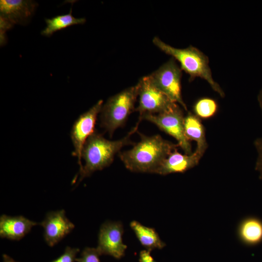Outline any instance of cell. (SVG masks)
Segmentation results:
<instances>
[{
  "label": "cell",
  "instance_id": "1",
  "mask_svg": "<svg viewBox=\"0 0 262 262\" xmlns=\"http://www.w3.org/2000/svg\"><path fill=\"white\" fill-rule=\"evenodd\" d=\"M140 141L130 150L119 152L125 166L132 172L155 173L163 161L179 147L160 135L147 136L139 132Z\"/></svg>",
  "mask_w": 262,
  "mask_h": 262
},
{
  "label": "cell",
  "instance_id": "2",
  "mask_svg": "<svg viewBox=\"0 0 262 262\" xmlns=\"http://www.w3.org/2000/svg\"><path fill=\"white\" fill-rule=\"evenodd\" d=\"M140 123L138 121L126 136L115 141L107 140L95 131L86 141L82 150V158L84 160L85 164L80 169L79 182L94 172L109 166L115 155L125 146L134 145L131 136L137 131Z\"/></svg>",
  "mask_w": 262,
  "mask_h": 262
},
{
  "label": "cell",
  "instance_id": "3",
  "mask_svg": "<svg viewBox=\"0 0 262 262\" xmlns=\"http://www.w3.org/2000/svg\"><path fill=\"white\" fill-rule=\"evenodd\" d=\"M153 43L162 51L179 62L181 70L189 75L190 81L197 77L203 79L220 97L224 98L225 96L221 87L212 77L208 56L199 49L192 46L184 49L176 48L164 42L157 37L153 38Z\"/></svg>",
  "mask_w": 262,
  "mask_h": 262
},
{
  "label": "cell",
  "instance_id": "4",
  "mask_svg": "<svg viewBox=\"0 0 262 262\" xmlns=\"http://www.w3.org/2000/svg\"><path fill=\"white\" fill-rule=\"evenodd\" d=\"M135 85L111 97L100 111V126L112 137L115 131L125 124L130 114L135 110L138 96Z\"/></svg>",
  "mask_w": 262,
  "mask_h": 262
},
{
  "label": "cell",
  "instance_id": "5",
  "mask_svg": "<svg viewBox=\"0 0 262 262\" xmlns=\"http://www.w3.org/2000/svg\"><path fill=\"white\" fill-rule=\"evenodd\" d=\"M143 119L155 124L160 130L174 137L177 144L186 154H192V146L184 132V116L181 108L177 103L173 104L164 112L155 115L146 114L139 120Z\"/></svg>",
  "mask_w": 262,
  "mask_h": 262
},
{
  "label": "cell",
  "instance_id": "6",
  "mask_svg": "<svg viewBox=\"0 0 262 262\" xmlns=\"http://www.w3.org/2000/svg\"><path fill=\"white\" fill-rule=\"evenodd\" d=\"M181 69L172 58L149 75L154 84L173 102L185 110L187 106L181 94Z\"/></svg>",
  "mask_w": 262,
  "mask_h": 262
},
{
  "label": "cell",
  "instance_id": "7",
  "mask_svg": "<svg viewBox=\"0 0 262 262\" xmlns=\"http://www.w3.org/2000/svg\"><path fill=\"white\" fill-rule=\"evenodd\" d=\"M137 85L139 105L135 111L139 113L138 119L146 114L163 113L176 103L154 84L149 75L141 78Z\"/></svg>",
  "mask_w": 262,
  "mask_h": 262
},
{
  "label": "cell",
  "instance_id": "8",
  "mask_svg": "<svg viewBox=\"0 0 262 262\" xmlns=\"http://www.w3.org/2000/svg\"><path fill=\"white\" fill-rule=\"evenodd\" d=\"M103 105V100H98L89 110L81 115L73 125L70 133L74 147L72 155L77 157L80 169L82 166L81 159L84 145L88 138L95 131L97 118Z\"/></svg>",
  "mask_w": 262,
  "mask_h": 262
},
{
  "label": "cell",
  "instance_id": "9",
  "mask_svg": "<svg viewBox=\"0 0 262 262\" xmlns=\"http://www.w3.org/2000/svg\"><path fill=\"white\" fill-rule=\"evenodd\" d=\"M123 227L120 222H106L99 229L97 247L102 255L119 259L125 255L127 248L123 242Z\"/></svg>",
  "mask_w": 262,
  "mask_h": 262
},
{
  "label": "cell",
  "instance_id": "10",
  "mask_svg": "<svg viewBox=\"0 0 262 262\" xmlns=\"http://www.w3.org/2000/svg\"><path fill=\"white\" fill-rule=\"evenodd\" d=\"M40 225L44 229L45 240L50 246L57 244L75 227L67 218L64 210L48 213Z\"/></svg>",
  "mask_w": 262,
  "mask_h": 262
},
{
  "label": "cell",
  "instance_id": "11",
  "mask_svg": "<svg viewBox=\"0 0 262 262\" xmlns=\"http://www.w3.org/2000/svg\"><path fill=\"white\" fill-rule=\"evenodd\" d=\"M37 3L32 0H1L0 19L12 27L16 24H25L33 16Z\"/></svg>",
  "mask_w": 262,
  "mask_h": 262
},
{
  "label": "cell",
  "instance_id": "12",
  "mask_svg": "<svg viewBox=\"0 0 262 262\" xmlns=\"http://www.w3.org/2000/svg\"><path fill=\"white\" fill-rule=\"evenodd\" d=\"M201 158L195 151L191 154H182L176 149L163 161L156 174L166 175L184 173L197 165Z\"/></svg>",
  "mask_w": 262,
  "mask_h": 262
},
{
  "label": "cell",
  "instance_id": "13",
  "mask_svg": "<svg viewBox=\"0 0 262 262\" xmlns=\"http://www.w3.org/2000/svg\"><path fill=\"white\" fill-rule=\"evenodd\" d=\"M37 224V223L22 215L11 216L3 214L0 217V236L18 241Z\"/></svg>",
  "mask_w": 262,
  "mask_h": 262
},
{
  "label": "cell",
  "instance_id": "14",
  "mask_svg": "<svg viewBox=\"0 0 262 262\" xmlns=\"http://www.w3.org/2000/svg\"><path fill=\"white\" fill-rule=\"evenodd\" d=\"M184 128L187 139L190 141H194L196 143L195 151L202 157L208 147V144L205 128L201 119L189 112L184 116Z\"/></svg>",
  "mask_w": 262,
  "mask_h": 262
},
{
  "label": "cell",
  "instance_id": "15",
  "mask_svg": "<svg viewBox=\"0 0 262 262\" xmlns=\"http://www.w3.org/2000/svg\"><path fill=\"white\" fill-rule=\"evenodd\" d=\"M237 234L239 240L248 246L262 242V220L254 216L243 219L239 223Z\"/></svg>",
  "mask_w": 262,
  "mask_h": 262
},
{
  "label": "cell",
  "instance_id": "16",
  "mask_svg": "<svg viewBox=\"0 0 262 262\" xmlns=\"http://www.w3.org/2000/svg\"><path fill=\"white\" fill-rule=\"evenodd\" d=\"M130 227L146 250L151 251L155 249H161L166 246L154 229L145 226L136 221H131Z\"/></svg>",
  "mask_w": 262,
  "mask_h": 262
},
{
  "label": "cell",
  "instance_id": "17",
  "mask_svg": "<svg viewBox=\"0 0 262 262\" xmlns=\"http://www.w3.org/2000/svg\"><path fill=\"white\" fill-rule=\"evenodd\" d=\"M47 26L42 31L41 34L49 37L59 30L76 24H82L85 22L84 18H76L72 15L71 9L68 14L56 16L51 18H46Z\"/></svg>",
  "mask_w": 262,
  "mask_h": 262
},
{
  "label": "cell",
  "instance_id": "18",
  "mask_svg": "<svg viewBox=\"0 0 262 262\" xmlns=\"http://www.w3.org/2000/svg\"><path fill=\"white\" fill-rule=\"evenodd\" d=\"M218 105L213 98L208 97L197 99L193 106L194 114L200 119H208L217 113Z\"/></svg>",
  "mask_w": 262,
  "mask_h": 262
},
{
  "label": "cell",
  "instance_id": "19",
  "mask_svg": "<svg viewBox=\"0 0 262 262\" xmlns=\"http://www.w3.org/2000/svg\"><path fill=\"white\" fill-rule=\"evenodd\" d=\"M101 256L97 248L86 247L81 253L80 257L77 258L76 262H100Z\"/></svg>",
  "mask_w": 262,
  "mask_h": 262
},
{
  "label": "cell",
  "instance_id": "20",
  "mask_svg": "<svg viewBox=\"0 0 262 262\" xmlns=\"http://www.w3.org/2000/svg\"><path fill=\"white\" fill-rule=\"evenodd\" d=\"M79 251L80 249L78 248L67 246L63 254L50 262H75Z\"/></svg>",
  "mask_w": 262,
  "mask_h": 262
},
{
  "label": "cell",
  "instance_id": "21",
  "mask_svg": "<svg viewBox=\"0 0 262 262\" xmlns=\"http://www.w3.org/2000/svg\"><path fill=\"white\" fill-rule=\"evenodd\" d=\"M254 145L258 153L255 170L259 173L260 179L262 180V137L256 139Z\"/></svg>",
  "mask_w": 262,
  "mask_h": 262
},
{
  "label": "cell",
  "instance_id": "22",
  "mask_svg": "<svg viewBox=\"0 0 262 262\" xmlns=\"http://www.w3.org/2000/svg\"><path fill=\"white\" fill-rule=\"evenodd\" d=\"M150 251L143 250L139 254V262H156L150 254Z\"/></svg>",
  "mask_w": 262,
  "mask_h": 262
},
{
  "label": "cell",
  "instance_id": "23",
  "mask_svg": "<svg viewBox=\"0 0 262 262\" xmlns=\"http://www.w3.org/2000/svg\"><path fill=\"white\" fill-rule=\"evenodd\" d=\"M3 262H17L12 259L7 254H3L2 256Z\"/></svg>",
  "mask_w": 262,
  "mask_h": 262
},
{
  "label": "cell",
  "instance_id": "24",
  "mask_svg": "<svg viewBox=\"0 0 262 262\" xmlns=\"http://www.w3.org/2000/svg\"><path fill=\"white\" fill-rule=\"evenodd\" d=\"M258 100L260 105V108L262 112V88L260 90L258 96Z\"/></svg>",
  "mask_w": 262,
  "mask_h": 262
}]
</instances>
